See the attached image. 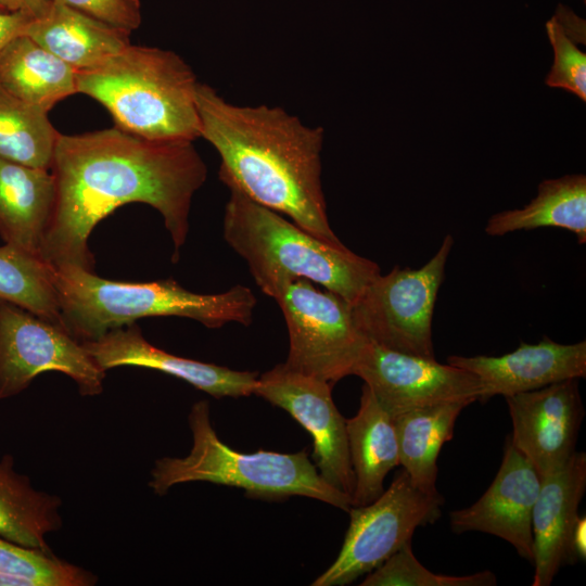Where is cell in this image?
<instances>
[{"instance_id": "cell-1", "label": "cell", "mask_w": 586, "mask_h": 586, "mask_svg": "<svg viewBox=\"0 0 586 586\" xmlns=\"http://www.w3.org/2000/svg\"><path fill=\"white\" fill-rule=\"evenodd\" d=\"M189 140H151L116 126L79 135L59 132L50 171L55 202L40 256L53 268L93 271L88 239L115 208L145 203L160 212L175 246L189 232L194 193L207 167Z\"/></svg>"}, {"instance_id": "cell-2", "label": "cell", "mask_w": 586, "mask_h": 586, "mask_svg": "<svg viewBox=\"0 0 586 586\" xmlns=\"http://www.w3.org/2000/svg\"><path fill=\"white\" fill-rule=\"evenodd\" d=\"M200 137L218 152L219 179L288 216L314 235L341 242L330 227L321 186L323 128L281 107L227 102L199 82Z\"/></svg>"}, {"instance_id": "cell-3", "label": "cell", "mask_w": 586, "mask_h": 586, "mask_svg": "<svg viewBox=\"0 0 586 586\" xmlns=\"http://www.w3.org/2000/svg\"><path fill=\"white\" fill-rule=\"evenodd\" d=\"M224 214V238L245 259L264 294L275 298L293 279L321 284L353 305L381 273L374 262L342 242L314 235L233 186Z\"/></svg>"}, {"instance_id": "cell-4", "label": "cell", "mask_w": 586, "mask_h": 586, "mask_svg": "<svg viewBox=\"0 0 586 586\" xmlns=\"http://www.w3.org/2000/svg\"><path fill=\"white\" fill-rule=\"evenodd\" d=\"M53 269L63 326L80 343L154 316L187 317L211 329L228 322L249 326L257 302L241 284L218 294H198L173 279L122 282L74 266Z\"/></svg>"}, {"instance_id": "cell-5", "label": "cell", "mask_w": 586, "mask_h": 586, "mask_svg": "<svg viewBox=\"0 0 586 586\" xmlns=\"http://www.w3.org/2000/svg\"><path fill=\"white\" fill-rule=\"evenodd\" d=\"M199 81L170 50L129 44L101 65L76 72L77 92L101 103L115 126L151 140L200 137Z\"/></svg>"}, {"instance_id": "cell-6", "label": "cell", "mask_w": 586, "mask_h": 586, "mask_svg": "<svg viewBox=\"0 0 586 586\" xmlns=\"http://www.w3.org/2000/svg\"><path fill=\"white\" fill-rule=\"evenodd\" d=\"M188 423L193 437L190 453L182 458L163 457L154 462L148 485L155 495L164 496L182 483L209 482L243 488L249 496L259 498L304 496L347 512L352 507L351 496L320 475L307 451L244 454L229 447L211 423L206 400L192 406Z\"/></svg>"}, {"instance_id": "cell-7", "label": "cell", "mask_w": 586, "mask_h": 586, "mask_svg": "<svg viewBox=\"0 0 586 586\" xmlns=\"http://www.w3.org/2000/svg\"><path fill=\"white\" fill-rule=\"evenodd\" d=\"M454 245L446 234L435 255L422 267L395 266L381 273L352 305L357 328L382 347L435 359L432 320L445 266Z\"/></svg>"}, {"instance_id": "cell-8", "label": "cell", "mask_w": 586, "mask_h": 586, "mask_svg": "<svg viewBox=\"0 0 586 586\" xmlns=\"http://www.w3.org/2000/svg\"><path fill=\"white\" fill-rule=\"evenodd\" d=\"M275 300L289 331L288 368L332 385L354 373L368 340L349 303L303 278L289 281Z\"/></svg>"}, {"instance_id": "cell-9", "label": "cell", "mask_w": 586, "mask_h": 586, "mask_svg": "<svg viewBox=\"0 0 586 586\" xmlns=\"http://www.w3.org/2000/svg\"><path fill=\"white\" fill-rule=\"evenodd\" d=\"M443 505L442 495L424 494L404 469L399 470L372 502L349 508L351 522L342 548L311 585L344 586L370 573L411 543L418 527L434 523Z\"/></svg>"}, {"instance_id": "cell-10", "label": "cell", "mask_w": 586, "mask_h": 586, "mask_svg": "<svg viewBox=\"0 0 586 586\" xmlns=\"http://www.w3.org/2000/svg\"><path fill=\"white\" fill-rule=\"evenodd\" d=\"M48 371L68 375L82 396L103 391L106 371L65 328L0 300V399L16 396Z\"/></svg>"}, {"instance_id": "cell-11", "label": "cell", "mask_w": 586, "mask_h": 586, "mask_svg": "<svg viewBox=\"0 0 586 586\" xmlns=\"http://www.w3.org/2000/svg\"><path fill=\"white\" fill-rule=\"evenodd\" d=\"M332 384L279 364L258 375L254 394L288 411L313 437L314 463L333 487L351 496L355 476L346 419L332 399Z\"/></svg>"}, {"instance_id": "cell-12", "label": "cell", "mask_w": 586, "mask_h": 586, "mask_svg": "<svg viewBox=\"0 0 586 586\" xmlns=\"http://www.w3.org/2000/svg\"><path fill=\"white\" fill-rule=\"evenodd\" d=\"M378 402L393 417L454 400H480L483 386L471 372L429 359L392 351L370 341L354 369Z\"/></svg>"}, {"instance_id": "cell-13", "label": "cell", "mask_w": 586, "mask_h": 586, "mask_svg": "<svg viewBox=\"0 0 586 586\" xmlns=\"http://www.w3.org/2000/svg\"><path fill=\"white\" fill-rule=\"evenodd\" d=\"M578 380L505 397L512 422L509 440L540 479L561 469L575 453L585 415Z\"/></svg>"}, {"instance_id": "cell-14", "label": "cell", "mask_w": 586, "mask_h": 586, "mask_svg": "<svg viewBox=\"0 0 586 586\" xmlns=\"http://www.w3.org/2000/svg\"><path fill=\"white\" fill-rule=\"evenodd\" d=\"M540 477L507 438L499 470L481 498L449 513L454 533L483 532L508 542L518 555L534 563L532 515Z\"/></svg>"}, {"instance_id": "cell-15", "label": "cell", "mask_w": 586, "mask_h": 586, "mask_svg": "<svg viewBox=\"0 0 586 586\" xmlns=\"http://www.w3.org/2000/svg\"><path fill=\"white\" fill-rule=\"evenodd\" d=\"M447 364L473 373L481 382L480 402L496 395L524 393L568 379L586 377V342L560 344L544 336L537 344L520 342L501 356L451 355Z\"/></svg>"}, {"instance_id": "cell-16", "label": "cell", "mask_w": 586, "mask_h": 586, "mask_svg": "<svg viewBox=\"0 0 586 586\" xmlns=\"http://www.w3.org/2000/svg\"><path fill=\"white\" fill-rule=\"evenodd\" d=\"M81 344L104 371L123 366L154 369L181 379L216 398L252 395L258 379L257 372L231 370L157 348L144 339L135 322Z\"/></svg>"}, {"instance_id": "cell-17", "label": "cell", "mask_w": 586, "mask_h": 586, "mask_svg": "<svg viewBox=\"0 0 586 586\" xmlns=\"http://www.w3.org/2000/svg\"><path fill=\"white\" fill-rule=\"evenodd\" d=\"M585 489L586 454L583 451H575L561 469L540 479L532 515L533 586H549L562 566L577 562L573 533Z\"/></svg>"}, {"instance_id": "cell-18", "label": "cell", "mask_w": 586, "mask_h": 586, "mask_svg": "<svg viewBox=\"0 0 586 586\" xmlns=\"http://www.w3.org/2000/svg\"><path fill=\"white\" fill-rule=\"evenodd\" d=\"M76 72L92 69L130 44V31L51 0L47 12L23 29Z\"/></svg>"}, {"instance_id": "cell-19", "label": "cell", "mask_w": 586, "mask_h": 586, "mask_svg": "<svg viewBox=\"0 0 586 586\" xmlns=\"http://www.w3.org/2000/svg\"><path fill=\"white\" fill-rule=\"evenodd\" d=\"M54 202L50 169L0 157V235L5 244L41 257Z\"/></svg>"}, {"instance_id": "cell-20", "label": "cell", "mask_w": 586, "mask_h": 586, "mask_svg": "<svg viewBox=\"0 0 586 586\" xmlns=\"http://www.w3.org/2000/svg\"><path fill=\"white\" fill-rule=\"evenodd\" d=\"M346 431L355 476L352 507L365 506L383 493L386 475L399 466L393 416L366 384L357 413L346 419Z\"/></svg>"}, {"instance_id": "cell-21", "label": "cell", "mask_w": 586, "mask_h": 586, "mask_svg": "<svg viewBox=\"0 0 586 586\" xmlns=\"http://www.w3.org/2000/svg\"><path fill=\"white\" fill-rule=\"evenodd\" d=\"M0 86L46 112L77 93L76 71L26 35L0 50Z\"/></svg>"}, {"instance_id": "cell-22", "label": "cell", "mask_w": 586, "mask_h": 586, "mask_svg": "<svg viewBox=\"0 0 586 586\" xmlns=\"http://www.w3.org/2000/svg\"><path fill=\"white\" fill-rule=\"evenodd\" d=\"M471 400H454L412 409L394 416L399 466L413 485L429 496L436 488L437 457L454 435L456 420Z\"/></svg>"}, {"instance_id": "cell-23", "label": "cell", "mask_w": 586, "mask_h": 586, "mask_svg": "<svg viewBox=\"0 0 586 586\" xmlns=\"http://www.w3.org/2000/svg\"><path fill=\"white\" fill-rule=\"evenodd\" d=\"M62 499L37 491L15 470L13 456L0 458V537L27 548L50 552L47 535L59 531Z\"/></svg>"}, {"instance_id": "cell-24", "label": "cell", "mask_w": 586, "mask_h": 586, "mask_svg": "<svg viewBox=\"0 0 586 586\" xmlns=\"http://www.w3.org/2000/svg\"><path fill=\"white\" fill-rule=\"evenodd\" d=\"M557 227L575 233L577 242H586V176L565 175L545 179L536 196L522 208L494 214L485 232L498 237L519 230Z\"/></svg>"}, {"instance_id": "cell-25", "label": "cell", "mask_w": 586, "mask_h": 586, "mask_svg": "<svg viewBox=\"0 0 586 586\" xmlns=\"http://www.w3.org/2000/svg\"><path fill=\"white\" fill-rule=\"evenodd\" d=\"M48 114L0 86V157L50 169L59 131Z\"/></svg>"}, {"instance_id": "cell-26", "label": "cell", "mask_w": 586, "mask_h": 586, "mask_svg": "<svg viewBox=\"0 0 586 586\" xmlns=\"http://www.w3.org/2000/svg\"><path fill=\"white\" fill-rule=\"evenodd\" d=\"M53 276V267L41 257L0 246V300L64 328Z\"/></svg>"}, {"instance_id": "cell-27", "label": "cell", "mask_w": 586, "mask_h": 586, "mask_svg": "<svg viewBox=\"0 0 586 586\" xmlns=\"http://www.w3.org/2000/svg\"><path fill=\"white\" fill-rule=\"evenodd\" d=\"M0 573L16 577L22 586H92L98 582L92 572L51 551L23 547L1 537Z\"/></svg>"}, {"instance_id": "cell-28", "label": "cell", "mask_w": 586, "mask_h": 586, "mask_svg": "<svg viewBox=\"0 0 586 586\" xmlns=\"http://www.w3.org/2000/svg\"><path fill=\"white\" fill-rule=\"evenodd\" d=\"M496 575L482 571L454 576L434 573L415 557L411 543L404 545L380 566L367 574L361 586H494Z\"/></svg>"}, {"instance_id": "cell-29", "label": "cell", "mask_w": 586, "mask_h": 586, "mask_svg": "<svg viewBox=\"0 0 586 586\" xmlns=\"http://www.w3.org/2000/svg\"><path fill=\"white\" fill-rule=\"evenodd\" d=\"M546 33L553 50V63L545 84L551 88L563 89L586 101V53L552 16L545 24Z\"/></svg>"}, {"instance_id": "cell-30", "label": "cell", "mask_w": 586, "mask_h": 586, "mask_svg": "<svg viewBox=\"0 0 586 586\" xmlns=\"http://www.w3.org/2000/svg\"><path fill=\"white\" fill-rule=\"evenodd\" d=\"M115 27L132 31L141 24L140 0H58Z\"/></svg>"}, {"instance_id": "cell-31", "label": "cell", "mask_w": 586, "mask_h": 586, "mask_svg": "<svg viewBox=\"0 0 586 586\" xmlns=\"http://www.w3.org/2000/svg\"><path fill=\"white\" fill-rule=\"evenodd\" d=\"M31 16L24 11L0 10V50L14 37L22 35Z\"/></svg>"}, {"instance_id": "cell-32", "label": "cell", "mask_w": 586, "mask_h": 586, "mask_svg": "<svg viewBox=\"0 0 586 586\" xmlns=\"http://www.w3.org/2000/svg\"><path fill=\"white\" fill-rule=\"evenodd\" d=\"M562 29L578 44H585V21L569 8L559 4L553 15Z\"/></svg>"}, {"instance_id": "cell-33", "label": "cell", "mask_w": 586, "mask_h": 586, "mask_svg": "<svg viewBox=\"0 0 586 586\" xmlns=\"http://www.w3.org/2000/svg\"><path fill=\"white\" fill-rule=\"evenodd\" d=\"M586 519L579 517L573 533V547L578 559H585L586 557Z\"/></svg>"}, {"instance_id": "cell-34", "label": "cell", "mask_w": 586, "mask_h": 586, "mask_svg": "<svg viewBox=\"0 0 586 586\" xmlns=\"http://www.w3.org/2000/svg\"><path fill=\"white\" fill-rule=\"evenodd\" d=\"M23 7V11L30 15L31 17L42 16L50 3L51 0H20Z\"/></svg>"}, {"instance_id": "cell-35", "label": "cell", "mask_w": 586, "mask_h": 586, "mask_svg": "<svg viewBox=\"0 0 586 586\" xmlns=\"http://www.w3.org/2000/svg\"><path fill=\"white\" fill-rule=\"evenodd\" d=\"M0 10L2 11H23V7L20 0H0Z\"/></svg>"}]
</instances>
